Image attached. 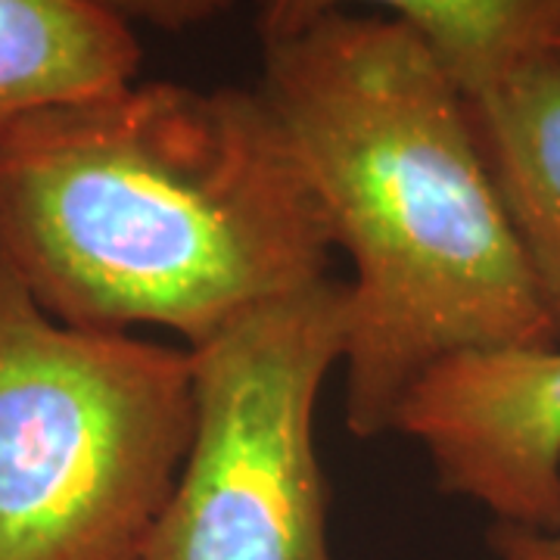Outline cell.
Masks as SVG:
<instances>
[{
	"label": "cell",
	"mask_w": 560,
	"mask_h": 560,
	"mask_svg": "<svg viewBox=\"0 0 560 560\" xmlns=\"http://www.w3.org/2000/svg\"><path fill=\"white\" fill-rule=\"evenodd\" d=\"M337 241L259 88L135 81L0 131V256L69 327L187 349L330 278Z\"/></svg>",
	"instance_id": "1"
},
{
	"label": "cell",
	"mask_w": 560,
	"mask_h": 560,
	"mask_svg": "<svg viewBox=\"0 0 560 560\" xmlns=\"http://www.w3.org/2000/svg\"><path fill=\"white\" fill-rule=\"evenodd\" d=\"M259 91L352 259V436L396 430L401 401L442 361L555 346L467 97L418 32L334 13L261 44Z\"/></svg>",
	"instance_id": "2"
},
{
	"label": "cell",
	"mask_w": 560,
	"mask_h": 560,
	"mask_svg": "<svg viewBox=\"0 0 560 560\" xmlns=\"http://www.w3.org/2000/svg\"><path fill=\"white\" fill-rule=\"evenodd\" d=\"M194 427L190 349L69 327L0 256V560H143Z\"/></svg>",
	"instance_id": "3"
},
{
	"label": "cell",
	"mask_w": 560,
	"mask_h": 560,
	"mask_svg": "<svg viewBox=\"0 0 560 560\" xmlns=\"http://www.w3.org/2000/svg\"><path fill=\"white\" fill-rule=\"evenodd\" d=\"M346 330L349 283L327 278L190 349L194 442L143 560H334L315 411Z\"/></svg>",
	"instance_id": "4"
},
{
	"label": "cell",
	"mask_w": 560,
	"mask_h": 560,
	"mask_svg": "<svg viewBox=\"0 0 560 560\" xmlns=\"http://www.w3.org/2000/svg\"><path fill=\"white\" fill-rule=\"evenodd\" d=\"M396 430L423 445L442 492L501 523L560 526V342L442 361L401 401Z\"/></svg>",
	"instance_id": "5"
},
{
	"label": "cell",
	"mask_w": 560,
	"mask_h": 560,
	"mask_svg": "<svg viewBox=\"0 0 560 560\" xmlns=\"http://www.w3.org/2000/svg\"><path fill=\"white\" fill-rule=\"evenodd\" d=\"M482 162L560 342V47L467 97Z\"/></svg>",
	"instance_id": "6"
},
{
	"label": "cell",
	"mask_w": 560,
	"mask_h": 560,
	"mask_svg": "<svg viewBox=\"0 0 560 560\" xmlns=\"http://www.w3.org/2000/svg\"><path fill=\"white\" fill-rule=\"evenodd\" d=\"M140 60L135 28L91 0H0V131L135 84Z\"/></svg>",
	"instance_id": "7"
},
{
	"label": "cell",
	"mask_w": 560,
	"mask_h": 560,
	"mask_svg": "<svg viewBox=\"0 0 560 560\" xmlns=\"http://www.w3.org/2000/svg\"><path fill=\"white\" fill-rule=\"evenodd\" d=\"M349 3L393 10V20L427 40L464 97L495 88L560 40V0H256L261 44L293 38Z\"/></svg>",
	"instance_id": "8"
},
{
	"label": "cell",
	"mask_w": 560,
	"mask_h": 560,
	"mask_svg": "<svg viewBox=\"0 0 560 560\" xmlns=\"http://www.w3.org/2000/svg\"><path fill=\"white\" fill-rule=\"evenodd\" d=\"M121 22H147L162 32H187L224 16L237 0H91Z\"/></svg>",
	"instance_id": "9"
},
{
	"label": "cell",
	"mask_w": 560,
	"mask_h": 560,
	"mask_svg": "<svg viewBox=\"0 0 560 560\" xmlns=\"http://www.w3.org/2000/svg\"><path fill=\"white\" fill-rule=\"evenodd\" d=\"M489 548L499 560H560V526L536 529L495 521L489 529Z\"/></svg>",
	"instance_id": "10"
},
{
	"label": "cell",
	"mask_w": 560,
	"mask_h": 560,
	"mask_svg": "<svg viewBox=\"0 0 560 560\" xmlns=\"http://www.w3.org/2000/svg\"><path fill=\"white\" fill-rule=\"evenodd\" d=\"M558 47H560V40H558Z\"/></svg>",
	"instance_id": "11"
}]
</instances>
